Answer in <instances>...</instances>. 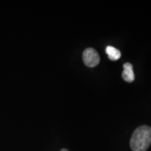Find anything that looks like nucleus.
Wrapping results in <instances>:
<instances>
[{
	"label": "nucleus",
	"mask_w": 151,
	"mask_h": 151,
	"mask_svg": "<svg viewBox=\"0 0 151 151\" xmlns=\"http://www.w3.org/2000/svg\"><path fill=\"white\" fill-rule=\"evenodd\" d=\"M151 144V127L142 125L134 132L130 140L133 151H146Z\"/></svg>",
	"instance_id": "1"
},
{
	"label": "nucleus",
	"mask_w": 151,
	"mask_h": 151,
	"mask_svg": "<svg viewBox=\"0 0 151 151\" xmlns=\"http://www.w3.org/2000/svg\"><path fill=\"white\" fill-rule=\"evenodd\" d=\"M84 64L89 67H94L99 65L100 58L98 52L94 48H89L84 50L83 53Z\"/></svg>",
	"instance_id": "2"
},
{
	"label": "nucleus",
	"mask_w": 151,
	"mask_h": 151,
	"mask_svg": "<svg viewBox=\"0 0 151 151\" xmlns=\"http://www.w3.org/2000/svg\"><path fill=\"white\" fill-rule=\"evenodd\" d=\"M123 68H124V70L122 71V78H123L126 82H128V83L133 82L135 79L133 66H132L131 63L127 62V63L124 64Z\"/></svg>",
	"instance_id": "3"
},
{
	"label": "nucleus",
	"mask_w": 151,
	"mask_h": 151,
	"mask_svg": "<svg viewBox=\"0 0 151 151\" xmlns=\"http://www.w3.org/2000/svg\"><path fill=\"white\" fill-rule=\"evenodd\" d=\"M106 52L109 59L111 60H113V61H116V60L120 59V56H121V52H120L118 49L111 46L106 47Z\"/></svg>",
	"instance_id": "4"
},
{
	"label": "nucleus",
	"mask_w": 151,
	"mask_h": 151,
	"mask_svg": "<svg viewBox=\"0 0 151 151\" xmlns=\"http://www.w3.org/2000/svg\"><path fill=\"white\" fill-rule=\"evenodd\" d=\"M60 151H69V150H68L67 149H66V148H63V149H62V150Z\"/></svg>",
	"instance_id": "5"
}]
</instances>
